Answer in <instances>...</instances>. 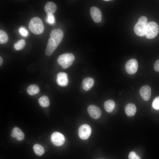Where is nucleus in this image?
<instances>
[{
  "label": "nucleus",
  "instance_id": "nucleus-1",
  "mask_svg": "<svg viewBox=\"0 0 159 159\" xmlns=\"http://www.w3.org/2000/svg\"><path fill=\"white\" fill-rule=\"evenodd\" d=\"M30 30L36 34H42L44 30V26L42 20L39 17H34L30 20L28 25Z\"/></svg>",
  "mask_w": 159,
  "mask_h": 159
},
{
  "label": "nucleus",
  "instance_id": "nucleus-2",
  "mask_svg": "<svg viewBox=\"0 0 159 159\" xmlns=\"http://www.w3.org/2000/svg\"><path fill=\"white\" fill-rule=\"evenodd\" d=\"M74 59V57L72 54L64 53L60 55L58 57L57 62L63 69H66L72 64Z\"/></svg>",
  "mask_w": 159,
  "mask_h": 159
},
{
  "label": "nucleus",
  "instance_id": "nucleus-3",
  "mask_svg": "<svg viewBox=\"0 0 159 159\" xmlns=\"http://www.w3.org/2000/svg\"><path fill=\"white\" fill-rule=\"evenodd\" d=\"M147 18L144 16L141 17L135 25L134 31L137 35L142 37L145 34L147 25Z\"/></svg>",
  "mask_w": 159,
  "mask_h": 159
},
{
  "label": "nucleus",
  "instance_id": "nucleus-4",
  "mask_svg": "<svg viewBox=\"0 0 159 159\" xmlns=\"http://www.w3.org/2000/svg\"><path fill=\"white\" fill-rule=\"evenodd\" d=\"M159 32V27L157 23L151 21L148 23L145 35L148 39H152L155 37Z\"/></svg>",
  "mask_w": 159,
  "mask_h": 159
},
{
  "label": "nucleus",
  "instance_id": "nucleus-5",
  "mask_svg": "<svg viewBox=\"0 0 159 159\" xmlns=\"http://www.w3.org/2000/svg\"><path fill=\"white\" fill-rule=\"evenodd\" d=\"M91 133V129L90 125L84 124L81 125L78 129V135L83 140L87 139Z\"/></svg>",
  "mask_w": 159,
  "mask_h": 159
},
{
  "label": "nucleus",
  "instance_id": "nucleus-6",
  "mask_svg": "<svg viewBox=\"0 0 159 159\" xmlns=\"http://www.w3.org/2000/svg\"><path fill=\"white\" fill-rule=\"evenodd\" d=\"M51 140L52 143L55 145L60 146L64 144L65 138L62 134L58 132H55L52 134Z\"/></svg>",
  "mask_w": 159,
  "mask_h": 159
},
{
  "label": "nucleus",
  "instance_id": "nucleus-7",
  "mask_svg": "<svg viewBox=\"0 0 159 159\" xmlns=\"http://www.w3.org/2000/svg\"><path fill=\"white\" fill-rule=\"evenodd\" d=\"M138 64L137 60L132 59L129 60L125 65V69L128 73L133 74L135 73L138 69Z\"/></svg>",
  "mask_w": 159,
  "mask_h": 159
},
{
  "label": "nucleus",
  "instance_id": "nucleus-8",
  "mask_svg": "<svg viewBox=\"0 0 159 159\" xmlns=\"http://www.w3.org/2000/svg\"><path fill=\"white\" fill-rule=\"evenodd\" d=\"M63 36V32L60 29L52 30L50 34V37L54 39L57 46L61 42Z\"/></svg>",
  "mask_w": 159,
  "mask_h": 159
},
{
  "label": "nucleus",
  "instance_id": "nucleus-9",
  "mask_svg": "<svg viewBox=\"0 0 159 159\" xmlns=\"http://www.w3.org/2000/svg\"><path fill=\"white\" fill-rule=\"evenodd\" d=\"M87 110L88 113L92 118L97 119L100 117L101 112L97 106L94 105H90L88 107Z\"/></svg>",
  "mask_w": 159,
  "mask_h": 159
},
{
  "label": "nucleus",
  "instance_id": "nucleus-10",
  "mask_svg": "<svg viewBox=\"0 0 159 159\" xmlns=\"http://www.w3.org/2000/svg\"><path fill=\"white\" fill-rule=\"evenodd\" d=\"M90 13L93 21L96 23L100 22L102 20V13L100 9L96 7L92 6L90 8Z\"/></svg>",
  "mask_w": 159,
  "mask_h": 159
},
{
  "label": "nucleus",
  "instance_id": "nucleus-11",
  "mask_svg": "<svg viewBox=\"0 0 159 159\" xmlns=\"http://www.w3.org/2000/svg\"><path fill=\"white\" fill-rule=\"evenodd\" d=\"M140 95L143 99L145 101L148 100L150 98L151 95V88L147 85L141 87L139 90Z\"/></svg>",
  "mask_w": 159,
  "mask_h": 159
},
{
  "label": "nucleus",
  "instance_id": "nucleus-12",
  "mask_svg": "<svg viewBox=\"0 0 159 159\" xmlns=\"http://www.w3.org/2000/svg\"><path fill=\"white\" fill-rule=\"evenodd\" d=\"M57 47L54 39L51 37L48 40L46 49L45 54L47 56L51 55Z\"/></svg>",
  "mask_w": 159,
  "mask_h": 159
},
{
  "label": "nucleus",
  "instance_id": "nucleus-13",
  "mask_svg": "<svg viewBox=\"0 0 159 159\" xmlns=\"http://www.w3.org/2000/svg\"><path fill=\"white\" fill-rule=\"evenodd\" d=\"M56 81L59 85L61 86H66L68 82L67 74L63 72L59 73L57 75Z\"/></svg>",
  "mask_w": 159,
  "mask_h": 159
},
{
  "label": "nucleus",
  "instance_id": "nucleus-14",
  "mask_svg": "<svg viewBox=\"0 0 159 159\" xmlns=\"http://www.w3.org/2000/svg\"><path fill=\"white\" fill-rule=\"evenodd\" d=\"M11 135L18 140H23L24 138V135L23 132L19 128L15 127L12 130Z\"/></svg>",
  "mask_w": 159,
  "mask_h": 159
},
{
  "label": "nucleus",
  "instance_id": "nucleus-15",
  "mask_svg": "<svg viewBox=\"0 0 159 159\" xmlns=\"http://www.w3.org/2000/svg\"><path fill=\"white\" fill-rule=\"evenodd\" d=\"M57 9L56 4L51 1L47 2L44 7V11L47 14H53Z\"/></svg>",
  "mask_w": 159,
  "mask_h": 159
},
{
  "label": "nucleus",
  "instance_id": "nucleus-16",
  "mask_svg": "<svg viewBox=\"0 0 159 159\" xmlns=\"http://www.w3.org/2000/svg\"><path fill=\"white\" fill-rule=\"evenodd\" d=\"M94 82V80L93 78L89 77L86 78L82 81V87L85 91H88L92 87Z\"/></svg>",
  "mask_w": 159,
  "mask_h": 159
},
{
  "label": "nucleus",
  "instance_id": "nucleus-17",
  "mask_svg": "<svg viewBox=\"0 0 159 159\" xmlns=\"http://www.w3.org/2000/svg\"><path fill=\"white\" fill-rule=\"evenodd\" d=\"M136 108L135 104L133 103H128L125 107V112L126 115L129 117L133 116L135 114Z\"/></svg>",
  "mask_w": 159,
  "mask_h": 159
},
{
  "label": "nucleus",
  "instance_id": "nucleus-18",
  "mask_svg": "<svg viewBox=\"0 0 159 159\" xmlns=\"http://www.w3.org/2000/svg\"><path fill=\"white\" fill-rule=\"evenodd\" d=\"M115 103L113 100H110L105 101L104 103V107L107 112H110L113 110L115 107Z\"/></svg>",
  "mask_w": 159,
  "mask_h": 159
},
{
  "label": "nucleus",
  "instance_id": "nucleus-19",
  "mask_svg": "<svg viewBox=\"0 0 159 159\" xmlns=\"http://www.w3.org/2000/svg\"><path fill=\"white\" fill-rule=\"evenodd\" d=\"M26 90L29 94L33 95L37 94L39 92V88L37 85L32 84L28 87Z\"/></svg>",
  "mask_w": 159,
  "mask_h": 159
},
{
  "label": "nucleus",
  "instance_id": "nucleus-20",
  "mask_svg": "<svg viewBox=\"0 0 159 159\" xmlns=\"http://www.w3.org/2000/svg\"><path fill=\"white\" fill-rule=\"evenodd\" d=\"M38 102L40 106L42 107H47L49 105V101L48 97L46 95H43L40 97Z\"/></svg>",
  "mask_w": 159,
  "mask_h": 159
},
{
  "label": "nucleus",
  "instance_id": "nucleus-21",
  "mask_svg": "<svg viewBox=\"0 0 159 159\" xmlns=\"http://www.w3.org/2000/svg\"><path fill=\"white\" fill-rule=\"evenodd\" d=\"M33 149L34 153L37 155L41 156L44 152V148L41 145L38 144H35L33 146Z\"/></svg>",
  "mask_w": 159,
  "mask_h": 159
},
{
  "label": "nucleus",
  "instance_id": "nucleus-22",
  "mask_svg": "<svg viewBox=\"0 0 159 159\" xmlns=\"http://www.w3.org/2000/svg\"><path fill=\"white\" fill-rule=\"evenodd\" d=\"M26 45V42L24 39H21L18 40L14 45V47L15 49L19 50L22 49Z\"/></svg>",
  "mask_w": 159,
  "mask_h": 159
},
{
  "label": "nucleus",
  "instance_id": "nucleus-23",
  "mask_svg": "<svg viewBox=\"0 0 159 159\" xmlns=\"http://www.w3.org/2000/svg\"><path fill=\"white\" fill-rule=\"evenodd\" d=\"M8 38L7 34L3 30H0V43L4 44L6 43L8 41Z\"/></svg>",
  "mask_w": 159,
  "mask_h": 159
},
{
  "label": "nucleus",
  "instance_id": "nucleus-24",
  "mask_svg": "<svg viewBox=\"0 0 159 159\" xmlns=\"http://www.w3.org/2000/svg\"><path fill=\"white\" fill-rule=\"evenodd\" d=\"M152 106L156 110H159V96L155 98L153 100Z\"/></svg>",
  "mask_w": 159,
  "mask_h": 159
},
{
  "label": "nucleus",
  "instance_id": "nucleus-25",
  "mask_svg": "<svg viewBox=\"0 0 159 159\" xmlns=\"http://www.w3.org/2000/svg\"><path fill=\"white\" fill-rule=\"evenodd\" d=\"M46 21L49 24H53L55 21V19L53 14H47Z\"/></svg>",
  "mask_w": 159,
  "mask_h": 159
},
{
  "label": "nucleus",
  "instance_id": "nucleus-26",
  "mask_svg": "<svg viewBox=\"0 0 159 159\" xmlns=\"http://www.w3.org/2000/svg\"><path fill=\"white\" fill-rule=\"evenodd\" d=\"M19 32L20 34L23 37H26L28 34V31L23 27H21L19 28Z\"/></svg>",
  "mask_w": 159,
  "mask_h": 159
},
{
  "label": "nucleus",
  "instance_id": "nucleus-27",
  "mask_svg": "<svg viewBox=\"0 0 159 159\" xmlns=\"http://www.w3.org/2000/svg\"><path fill=\"white\" fill-rule=\"evenodd\" d=\"M128 159H140V158L134 151H132L128 155Z\"/></svg>",
  "mask_w": 159,
  "mask_h": 159
},
{
  "label": "nucleus",
  "instance_id": "nucleus-28",
  "mask_svg": "<svg viewBox=\"0 0 159 159\" xmlns=\"http://www.w3.org/2000/svg\"><path fill=\"white\" fill-rule=\"evenodd\" d=\"M154 67L155 71L159 72V59L155 62Z\"/></svg>",
  "mask_w": 159,
  "mask_h": 159
},
{
  "label": "nucleus",
  "instance_id": "nucleus-29",
  "mask_svg": "<svg viewBox=\"0 0 159 159\" xmlns=\"http://www.w3.org/2000/svg\"><path fill=\"white\" fill-rule=\"evenodd\" d=\"M3 60L2 58L1 57H0V66H1L2 65L3 63Z\"/></svg>",
  "mask_w": 159,
  "mask_h": 159
},
{
  "label": "nucleus",
  "instance_id": "nucleus-30",
  "mask_svg": "<svg viewBox=\"0 0 159 159\" xmlns=\"http://www.w3.org/2000/svg\"><path fill=\"white\" fill-rule=\"evenodd\" d=\"M104 1H110V0H104Z\"/></svg>",
  "mask_w": 159,
  "mask_h": 159
}]
</instances>
